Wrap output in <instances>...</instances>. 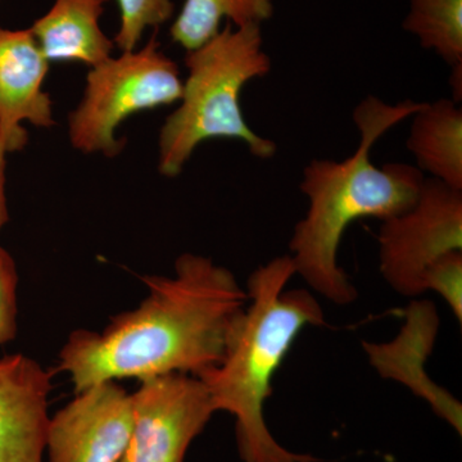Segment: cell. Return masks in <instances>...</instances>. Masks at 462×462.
<instances>
[{
    "label": "cell",
    "mask_w": 462,
    "mask_h": 462,
    "mask_svg": "<svg viewBox=\"0 0 462 462\" xmlns=\"http://www.w3.org/2000/svg\"><path fill=\"white\" fill-rule=\"evenodd\" d=\"M148 296L103 331L78 329L60 352L58 370L75 393L105 382L169 374L199 376L223 361L231 329L248 303L234 273L211 258L185 254L173 276L148 275Z\"/></svg>",
    "instance_id": "obj_1"
},
{
    "label": "cell",
    "mask_w": 462,
    "mask_h": 462,
    "mask_svg": "<svg viewBox=\"0 0 462 462\" xmlns=\"http://www.w3.org/2000/svg\"><path fill=\"white\" fill-rule=\"evenodd\" d=\"M425 102L403 100L389 105L367 97L354 111L360 144L345 161L314 160L305 167L300 189L309 199L306 217L291 236V261L309 287L337 305L357 298L356 288L340 269L338 248L346 227L360 218L384 221L402 214L418 199L425 178L407 163L376 167L370 151L388 130L412 117Z\"/></svg>",
    "instance_id": "obj_2"
},
{
    "label": "cell",
    "mask_w": 462,
    "mask_h": 462,
    "mask_svg": "<svg viewBox=\"0 0 462 462\" xmlns=\"http://www.w3.org/2000/svg\"><path fill=\"white\" fill-rule=\"evenodd\" d=\"M296 275L291 256L273 258L249 276L248 302L236 319L223 361L197 378L205 383L216 412L236 419V446L243 462H316L289 451L264 420L273 379L306 327L325 322L320 303L307 289L285 287Z\"/></svg>",
    "instance_id": "obj_3"
},
{
    "label": "cell",
    "mask_w": 462,
    "mask_h": 462,
    "mask_svg": "<svg viewBox=\"0 0 462 462\" xmlns=\"http://www.w3.org/2000/svg\"><path fill=\"white\" fill-rule=\"evenodd\" d=\"M188 79L182 87L181 105L160 134L158 170L167 178L181 172L194 149L208 139H238L254 157L275 156L276 144L257 135L243 116L240 94L254 79L272 69L263 51L261 25L233 27L230 23L211 41L185 56Z\"/></svg>",
    "instance_id": "obj_4"
},
{
    "label": "cell",
    "mask_w": 462,
    "mask_h": 462,
    "mask_svg": "<svg viewBox=\"0 0 462 462\" xmlns=\"http://www.w3.org/2000/svg\"><path fill=\"white\" fill-rule=\"evenodd\" d=\"M179 67L161 51L156 35L141 51H123L93 67L84 98L69 115V138L84 153L114 157L125 147L116 130L132 115L180 100Z\"/></svg>",
    "instance_id": "obj_5"
},
{
    "label": "cell",
    "mask_w": 462,
    "mask_h": 462,
    "mask_svg": "<svg viewBox=\"0 0 462 462\" xmlns=\"http://www.w3.org/2000/svg\"><path fill=\"white\" fill-rule=\"evenodd\" d=\"M378 242L385 282L402 296H420L431 264L462 251V190L425 179L413 206L383 221Z\"/></svg>",
    "instance_id": "obj_6"
},
{
    "label": "cell",
    "mask_w": 462,
    "mask_h": 462,
    "mask_svg": "<svg viewBox=\"0 0 462 462\" xmlns=\"http://www.w3.org/2000/svg\"><path fill=\"white\" fill-rule=\"evenodd\" d=\"M139 383L132 393V434L120 462H184L216 412L205 383L189 374Z\"/></svg>",
    "instance_id": "obj_7"
},
{
    "label": "cell",
    "mask_w": 462,
    "mask_h": 462,
    "mask_svg": "<svg viewBox=\"0 0 462 462\" xmlns=\"http://www.w3.org/2000/svg\"><path fill=\"white\" fill-rule=\"evenodd\" d=\"M132 428V393L118 382L99 383L50 419L47 462H120Z\"/></svg>",
    "instance_id": "obj_8"
},
{
    "label": "cell",
    "mask_w": 462,
    "mask_h": 462,
    "mask_svg": "<svg viewBox=\"0 0 462 462\" xmlns=\"http://www.w3.org/2000/svg\"><path fill=\"white\" fill-rule=\"evenodd\" d=\"M51 376L29 356L0 358V462H44Z\"/></svg>",
    "instance_id": "obj_9"
},
{
    "label": "cell",
    "mask_w": 462,
    "mask_h": 462,
    "mask_svg": "<svg viewBox=\"0 0 462 462\" xmlns=\"http://www.w3.org/2000/svg\"><path fill=\"white\" fill-rule=\"evenodd\" d=\"M406 319V324L393 342L385 345L364 343L370 363L383 378L403 383L413 393L427 400L433 411L461 436V403L445 389L434 384L424 370L439 324L436 307L427 300L412 302Z\"/></svg>",
    "instance_id": "obj_10"
},
{
    "label": "cell",
    "mask_w": 462,
    "mask_h": 462,
    "mask_svg": "<svg viewBox=\"0 0 462 462\" xmlns=\"http://www.w3.org/2000/svg\"><path fill=\"white\" fill-rule=\"evenodd\" d=\"M50 60L29 30L0 29V133L27 136L21 126H53L50 94L42 90Z\"/></svg>",
    "instance_id": "obj_11"
},
{
    "label": "cell",
    "mask_w": 462,
    "mask_h": 462,
    "mask_svg": "<svg viewBox=\"0 0 462 462\" xmlns=\"http://www.w3.org/2000/svg\"><path fill=\"white\" fill-rule=\"evenodd\" d=\"M108 0H56L30 32L48 60L93 67L107 60L114 42L103 33L99 18Z\"/></svg>",
    "instance_id": "obj_12"
},
{
    "label": "cell",
    "mask_w": 462,
    "mask_h": 462,
    "mask_svg": "<svg viewBox=\"0 0 462 462\" xmlns=\"http://www.w3.org/2000/svg\"><path fill=\"white\" fill-rule=\"evenodd\" d=\"M407 148L419 170L462 190V111L455 100L424 103L412 116Z\"/></svg>",
    "instance_id": "obj_13"
},
{
    "label": "cell",
    "mask_w": 462,
    "mask_h": 462,
    "mask_svg": "<svg viewBox=\"0 0 462 462\" xmlns=\"http://www.w3.org/2000/svg\"><path fill=\"white\" fill-rule=\"evenodd\" d=\"M273 14V0H185L170 33L176 44L189 51L211 41L225 18L240 27L261 25Z\"/></svg>",
    "instance_id": "obj_14"
},
{
    "label": "cell",
    "mask_w": 462,
    "mask_h": 462,
    "mask_svg": "<svg viewBox=\"0 0 462 462\" xmlns=\"http://www.w3.org/2000/svg\"><path fill=\"white\" fill-rule=\"evenodd\" d=\"M403 29L452 69L462 66V0H410Z\"/></svg>",
    "instance_id": "obj_15"
},
{
    "label": "cell",
    "mask_w": 462,
    "mask_h": 462,
    "mask_svg": "<svg viewBox=\"0 0 462 462\" xmlns=\"http://www.w3.org/2000/svg\"><path fill=\"white\" fill-rule=\"evenodd\" d=\"M121 25L115 42L123 51H135L147 27L167 23L175 12L171 0H117Z\"/></svg>",
    "instance_id": "obj_16"
},
{
    "label": "cell",
    "mask_w": 462,
    "mask_h": 462,
    "mask_svg": "<svg viewBox=\"0 0 462 462\" xmlns=\"http://www.w3.org/2000/svg\"><path fill=\"white\" fill-rule=\"evenodd\" d=\"M434 291L462 321V251L451 252L431 264L424 276V291Z\"/></svg>",
    "instance_id": "obj_17"
},
{
    "label": "cell",
    "mask_w": 462,
    "mask_h": 462,
    "mask_svg": "<svg viewBox=\"0 0 462 462\" xmlns=\"http://www.w3.org/2000/svg\"><path fill=\"white\" fill-rule=\"evenodd\" d=\"M17 285L16 263L0 247V346L17 336Z\"/></svg>",
    "instance_id": "obj_18"
},
{
    "label": "cell",
    "mask_w": 462,
    "mask_h": 462,
    "mask_svg": "<svg viewBox=\"0 0 462 462\" xmlns=\"http://www.w3.org/2000/svg\"><path fill=\"white\" fill-rule=\"evenodd\" d=\"M27 136H11L0 133V230L8 223L9 215L5 200V156L25 147Z\"/></svg>",
    "instance_id": "obj_19"
}]
</instances>
